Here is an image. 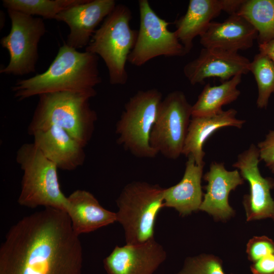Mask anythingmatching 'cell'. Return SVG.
I'll use <instances>...</instances> for the list:
<instances>
[{"label":"cell","mask_w":274,"mask_h":274,"mask_svg":"<svg viewBox=\"0 0 274 274\" xmlns=\"http://www.w3.org/2000/svg\"><path fill=\"white\" fill-rule=\"evenodd\" d=\"M81 243L67 214L47 207L13 225L0 247L4 270L10 274H61L77 268Z\"/></svg>","instance_id":"obj_1"},{"label":"cell","mask_w":274,"mask_h":274,"mask_svg":"<svg viewBox=\"0 0 274 274\" xmlns=\"http://www.w3.org/2000/svg\"><path fill=\"white\" fill-rule=\"evenodd\" d=\"M98 61L97 55L64 43L45 72L16 82L12 87L14 97L23 100L56 92L96 93L94 87L101 82Z\"/></svg>","instance_id":"obj_2"},{"label":"cell","mask_w":274,"mask_h":274,"mask_svg":"<svg viewBox=\"0 0 274 274\" xmlns=\"http://www.w3.org/2000/svg\"><path fill=\"white\" fill-rule=\"evenodd\" d=\"M96 93L62 91L39 95L37 105L28 125V132L58 126L67 131L84 147L90 141L97 115L89 100Z\"/></svg>","instance_id":"obj_3"},{"label":"cell","mask_w":274,"mask_h":274,"mask_svg":"<svg viewBox=\"0 0 274 274\" xmlns=\"http://www.w3.org/2000/svg\"><path fill=\"white\" fill-rule=\"evenodd\" d=\"M132 14L123 4L117 5L94 33L85 51L99 56L108 70L112 85L128 80L126 63L137 39L138 30L130 26Z\"/></svg>","instance_id":"obj_4"},{"label":"cell","mask_w":274,"mask_h":274,"mask_svg":"<svg viewBox=\"0 0 274 274\" xmlns=\"http://www.w3.org/2000/svg\"><path fill=\"white\" fill-rule=\"evenodd\" d=\"M16 160L23 173L18 203L31 209L43 206L66 213L67 197L61 190L56 165L33 143L22 145Z\"/></svg>","instance_id":"obj_5"},{"label":"cell","mask_w":274,"mask_h":274,"mask_svg":"<svg viewBox=\"0 0 274 274\" xmlns=\"http://www.w3.org/2000/svg\"><path fill=\"white\" fill-rule=\"evenodd\" d=\"M164 189L157 184L133 181L122 190L116 200V213L126 244H141L154 238L155 221L164 207Z\"/></svg>","instance_id":"obj_6"},{"label":"cell","mask_w":274,"mask_h":274,"mask_svg":"<svg viewBox=\"0 0 274 274\" xmlns=\"http://www.w3.org/2000/svg\"><path fill=\"white\" fill-rule=\"evenodd\" d=\"M162 99L156 88L138 91L125 104L116 123L118 144L136 157L152 158L158 154L150 137Z\"/></svg>","instance_id":"obj_7"},{"label":"cell","mask_w":274,"mask_h":274,"mask_svg":"<svg viewBox=\"0 0 274 274\" xmlns=\"http://www.w3.org/2000/svg\"><path fill=\"white\" fill-rule=\"evenodd\" d=\"M7 10L11 28L0 43L8 50L10 59L7 66L1 67L0 73L14 76L35 73L38 45L46 31L44 20L18 11Z\"/></svg>","instance_id":"obj_8"},{"label":"cell","mask_w":274,"mask_h":274,"mask_svg":"<svg viewBox=\"0 0 274 274\" xmlns=\"http://www.w3.org/2000/svg\"><path fill=\"white\" fill-rule=\"evenodd\" d=\"M192 106L180 90L172 91L162 99L150 137V145L158 154L170 159L182 155Z\"/></svg>","instance_id":"obj_9"},{"label":"cell","mask_w":274,"mask_h":274,"mask_svg":"<svg viewBox=\"0 0 274 274\" xmlns=\"http://www.w3.org/2000/svg\"><path fill=\"white\" fill-rule=\"evenodd\" d=\"M140 27L135 44L128 61L140 66L160 56L181 57L187 54L169 23L160 18L147 0L139 1Z\"/></svg>","instance_id":"obj_10"},{"label":"cell","mask_w":274,"mask_h":274,"mask_svg":"<svg viewBox=\"0 0 274 274\" xmlns=\"http://www.w3.org/2000/svg\"><path fill=\"white\" fill-rule=\"evenodd\" d=\"M260 160L258 148L252 144L238 154L232 164L250 185V193L243 199L248 221L265 218L274 221V200L270 194L274 180L262 177L258 167Z\"/></svg>","instance_id":"obj_11"},{"label":"cell","mask_w":274,"mask_h":274,"mask_svg":"<svg viewBox=\"0 0 274 274\" xmlns=\"http://www.w3.org/2000/svg\"><path fill=\"white\" fill-rule=\"evenodd\" d=\"M250 62L238 52L202 48L198 56L184 66L183 73L193 85L203 84L210 78H217L223 82L248 74Z\"/></svg>","instance_id":"obj_12"},{"label":"cell","mask_w":274,"mask_h":274,"mask_svg":"<svg viewBox=\"0 0 274 274\" xmlns=\"http://www.w3.org/2000/svg\"><path fill=\"white\" fill-rule=\"evenodd\" d=\"M166 253L155 238L141 244L116 246L104 260L109 274H153Z\"/></svg>","instance_id":"obj_13"},{"label":"cell","mask_w":274,"mask_h":274,"mask_svg":"<svg viewBox=\"0 0 274 274\" xmlns=\"http://www.w3.org/2000/svg\"><path fill=\"white\" fill-rule=\"evenodd\" d=\"M116 5L114 0H86L60 13L55 20L64 22L70 28L65 43L76 49L86 47L97 26Z\"/></svg>","instance_id":"obj_14"},{"label":"cell","mask_w":274,"mask_h":274,"mask_svg":"<svg viewBox=\"0 0 274 274\" xmlns=\"http://www.w3.org/2000/svg\"><path fill=\"white\" fill-rule=\"evenodd\" d=\"M244 0H190L186 13L176 20L175 31L187 54L195 38L206 30L213 19L224 11L230 15L237 12Z\"/></svg>","instance_id":"obj_15"},{"label":"cell","mask_w":274,"mask_h":274,"mask_svg":"<svg viewBox=\"0 0 274 274\" xmlns=\"http://www.w3.org/2000/svg\"><path fill=\"white\" fill-rule=\"evenodd\" d=\"M203 178L208 184L199 210L208 213L215 219L230 218L234 212L228 202L229 193L245 181L238 170H228L224 163L213 161Z\"/></svg>","instance_id":"obj_16"},{"label":"cell","mask_w":274,"mask_h":274,"mask_svg":"<svg viewBox=\"0 0 274 274\" xmlns=\"http://www.w3.org/2000/svg\"><path fill=\"white\" fill-rule=\"evenodd\" d=\"M257 31L244 17L231 14L223 22L212 21L200 37L203 48L238 52L251 48Z\"/></svg>","instance_id":"obj_17"},{"label":"cell","mask_w":274,"mask_h":274,"mask_svg":"<svg viewBox=\"0 0 274 274\" xmlns=\"http://www.w3.org/2000/svg\"><path fill=\"white\" fill-rule=\"evenodd\" d=\"M32 136L33 143L58 168L71 171L83 164L84 147L65 130L52 126Z\"/></svg>","instance_id":"obj_18"},{"label":"cell","mask_w":274,"mask_h":274,"mask_svg":"<svg viewBox=\"0 0 274 274\" xmlns=\"http://www.w3.org/2000/svg\"><path fill=\"white\" fill-rule=\"evenodd\" d=\"M66 213L75 233L94 231L117 222L116 213L103 208L90 192L78 189L68 197Z\"/></svg>","instance_id":"obj_19"},{"label":"cell","mask_w":274,"mask_h":274,"mask_svg":"<svg viewBox=\"0 0 274 274\" xmlns=\"http://www.w3.org/2000/svg\"><path fill=\"white\" fill-rule=\"evenodd\" d=\"M237 111L234 109L223 110L216 114L192 116L182 154L187 157L191 154L198 165H204L205 152L203 145L216 130L224 127L241 128L245 120L236 117Z\"/></svg>","instance_id":"obj_20"},{"label":"cell","mask_w":274,"mask_h":274,"mask_svg":"<svg viewBox=\"0 0 274 274\" xmlns=\"http://www.w3.org/2000/svg\"><path fill=\"white\" fill-rule=\"evenodd\" d=\"M187 158L181 180L163 192L164 207L174 208L182 216L199 210L204 195L201 185L204 166L197 165L191 154Z\"/></svg>","instance_id":"obj_21"},{"label":"cell","mask_w":274,"mask_h":274,"mask_svg":"<svg viewBox=\"0 0 274 274\" xmlns=\"http://www.w3.org/2000/svg\"><path fill=\"white\" fill-rule=\"evenodd\" d=\"M241 75L221 82L219 85L206 84L192 106V116L216 114L223 111L222 107L235 101L241 92L237 87L242 81Z\"/></svg>","instance_id":"obj_22"},{"label":"cell","mask_w":274,"mask_h":274,"mask_svg":"<svg viewBox=\"0 0 274 274\" xmlns=\"http://www.w3.org/2000/svg\"><path fill=\"white\" fill-rule=\"evenodd\" d=\"M236 13L257 30L258 44L274 39V0H244Z\"/></svg>","instance_id":"obj_23"},{"label":"cell","mask_w":274,"mask_h":274,"mask_svg":"<svg viewBox=\"0 0 274 274\" xmlns=\"http://www.w3.org/2000/svg\"><path fill=\"white\" fill-rule=\"evenodd\" d=\"M86 0H3V5L7 10L20 11L45 19H55L58 14Z\"/></svg>","instance_id":"obj_24"},{"label":"cell","mask_w":274,"mask_h":274,"mask_svg":"<svg viewBox=\"0 0 274 274\" xmlns=\"http://www.w3.org/2000/svg\"><path fill=\"white\" fill-rule=\"evenodd\" d=\"M249 69L257 85V107L266 109L270 95L274 94V63L267 56L259 52L250 62Z\"/></svg>","instance_id":"obj_25"},{"label":"cell","mask_w":274,"mask_h":274,"mask_svg":"<svg viewBox=\"0 0 274 274\" xmlns=\"http://www.w3.org/2000/svg\"><path fill=\"white\" fill-rule=\"evenodd\" d=\"M176 274H225L222 260L210 254L188 257Z\"/></svg>","instance_id":"obj_26"},{"label":"cell","mask_w":274,"mask_h":274,"mask_svg":"<svg viewBox=\"0 0 274 274\" xmlns=\"http://www.w3.org/2000/svg\"><path fill=\"white\" fill-rule=\"evenodd\" d=\"M246 253L249 260L254 262L264 256L274 254V242L266 236H254L247 243Z\"/></svg>","instance_id":"obj_27"},{"label":"cell","mask_w":274,"mask_h":274,"mask_svg":"<svg viewBox=\"0 0 274 274\" xmlns=\"http://www.w3.org/2000/svg\"><path fill=\"white\" fill-rule=\"evenodd\" d=\"M260 160L268 167L274 164V130H270L265 139L257 146Z\"/></svg>","instance_id":"obj_28"},{"label":"cell","mask_w":274,"mask_h":274,"mask_svg":"<svg viewBox=\"0 0 274 274\" xmlns=\"http://www.w3.org/2000/svg\"><path fill=\"white\" fill-rule=\"evenodd\" d=\"M250 269L253 274H274V254L253 262Z\"/></svg>","instance_id":"obj_29"},{"label":"cell","mask_w":274,"mask_h":274,"mask_svg":"<svg viewBox=\"0 0 274 274\" xmlns=\"http://www.w3.org/2000/svg\"><path fill=\"white\" fill-rule=\"evenodd\" d=\"M259 52L267 56L274 63V39L258 44Z\"/></svg>","instance_id":"obj_30"},{"label":"cell","mask_w":274,"mask_h":274,"mask_svg":"<svg viewBox=\"0 0 274 274\" xmlns=\"http://www.w3.org/2000/svg\"><path fill=\"white\" fill-rule=\"evenodd\" d=\"M268 168L271 170V172L274 174V164Z\"/></svg>","instance_id":"obj_31"}]
</instances>
